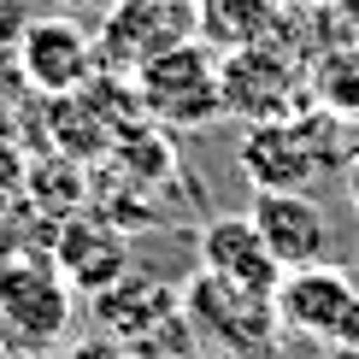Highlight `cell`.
I'll return each mask as SVG.
<instances>
[{"label":"cell","instance_id":"obj_1","mask_svg":"<svg viewBox=\"0 0 359 359\" xmlns=\"http://www.w3.org/2000/svg\"><path fill=\"white\" fill-rule=\"evenodd\" d=\"M136 100L154 124L165 130H201L224 118V88H218V48H206L201 36L183 48L159 53L154 65H142L136 77Z\"/></svg>","mask_w":359,"mask_h":359},{"label":"cell","instance_id":"obj_2","mask_svg":"<svg viewBox=\"0 0 359 359\" xmlns=\"http://www.w3.org/2000/svg\"><path fill=\"white\" fill-rule=\"evenodd\" d=\"M71 294L53 253H12L0 259V330L24 348H59L71 336Z\"/></svg>","mask_w":359,"mask_h":359},{"label":"cell","instance_id":"obj_3","mask_svg":"<svg viewBox=\"0 0 359 359\" xmlns=\"http://www.w3.org/2000/svg\"><path fill=\"white\" fill-rule=\"evenodd\" d=\"M201 36V12L194 0H112V12L100 18V65L112 77H136L142 65H154L159 53L183 48Z\"/></svg>","mask_w":359,"mask_h":359},{"label":"cell","instance_id":"obj_4","mask_svg":"<svg viewBox=\"0 0 359 359\" xmlns=\"http://www.w3.org/2000/svg\"><path fill=\"white\" fill-rule=\"evenodd\" d=\"M183 318L194 324V330L218 336V348L230 359H265L277 348V306L259 301V294H242L230 289V283L194 271V283L183 289Z\"/></svg>","mask_w":359,"mask_h":359},{"label":"cell","instance_id":"obj_5","mask_svg":"<svg viewBox=\"0 0 359 359\" xmlns=\"http://www.w3.org/2000/svg\"><path fill=\"white\" fill-rule=\"evenodd\" d=\"M218 88H224V112L242 118V124H271L289 118L301 100V71L289 65V53L271 41H253V48H230L218 53Z\"/></svg>","mask_w":359,"mask_h":359},{"label":"cell","instance_id":"obj_6","mask_svg":"<svg viewBox=\"0 0 359 359\" xmlns=\"http://www.w3.org/2000/svg\"><path fill=\"white\" fill-rule=\"evenodd\" d=\"M18 65L41 100H59V95H83L95 83L100 48L77 18H29V29L18 36Z\"/></svg>","mask_w":359,"mask_h":359},{"label":"cell","instance_id":"obj_7","mask_svg":"<svg viewBox=\"0 0 359 359\" xmlns=\"http://www.w3.org/2000/svg\"><path fill=\"white\" fill-rule=\"evenodd\" d=\"M242 171L259 194H306L312 177L324 171L318 136H306L294 118H271V124H248L242 136Z\"/></svg>","mask_w":359,"mask_h":359},{"label":"cell","instance_id":"obj_8","mask_svg":"<svg viewBox=\"0 0 359 359\" xmlns=\"http://www.w3.org/2000/svg\"><path fill=\"white\" fill-rule=\"evenodd\" d=\"M201 271L218 277V283H230V289H242V294H259V301H271L277 283H283L277 253L265 248V236L253 230L248 212L212 218L201 230Z\"/></svg>","mask_w":359,"mask_h":359},{"label":"cell","instance_id":"obj_9","mask_svg":"<svg viewBox=\"0 0 359 359\" xmlns=\"http://www.w3.org/2000/svg\"><path fill=\"white\" fill-rule=\"evenodd\" d=\"M359 283L348 271H336V265H301V271H283L271 306H277V324L289 336H318L330 341L341 330V318H348Z\"/></svg>","mask_w":359,"mask_h":359},{"label":"cell","instance_id":"obj_10","mask_svg":"<svg viewBox=\"0 0 359 359\" xmlns=\"http://www.w3.org/2000/svg\"><path fill=\"white\" fill-rule=\"evenodd\" d=\"M253 230L265 236V248L277 253L283 271H301V265H324L330 253V218L312 194H253Z\"/></svg>","mask_w":359,"mask_h":359},{"label":"cell","instance_id":"obj_11","mask_svg":"<svg viewBox=\"0 0 359 359\" xmlns=\"http://www.w3.org/2000/svg\"><path fill=\"white\" fill-rule=\"evenodd\" d=\"M53 265L65 271L71 289L100 294L118 277H130V242L118 230H107L100 218H65L53 224Z\"/></svg>","mask_w":359,"mask_h":359},{"label":"cell","instance_id":"obj_12","mask_svg":"<svg viewBox=\"0 0 359 359\" xmlns=\"http://www.w3.org/2000/svg\"><path fill=\"white\" fill-rule=\"evenodd\" d=\"M95 318L118 341H147V336L171 330L183 318V294L171 283H159V277H118L112 289L95 294Z\"/></svg>","mask_w":359,"mask_h":359},{"label":"cell","instance_id":"obj_13","mask_svg":"<svg viewBox=\"0 0 359 359\" xmlns=\"http://www.w3.org/2000/svg\"><path fill=\"white\" fill-rule=\"evenodd\" d=\"M41 136H48L53 154L65 159H95L112 147V124L107 112L95 107V95H59V100H41Z\"/></svg>","mask_w":359,"mask_h":359},{"label":"cell","instance_id":"obj_14","mask_svg":"<svg viewBox=\"0 0 359 359\" xmlns=\"http://www.w3.org/2000/svg\"><path fill=\"white\" fill-rule=\"evenodd\" d=\"M194 12H201V41L230 53V48L271 41V29L283 18V0H194Z\"/></svg>","mask_w":359,"mask_h":359},{"label":"cell","instance_id":"obj_15","mask_svg":"<svg viewBox=\"0 0 359 359\" xmlns=\"http://www.w3.org/2000/svg\"><path fill=\"white\" fill-rule=\"evenodd\" d=\"M83 189H88V183H83L77 159H65V154H53V159H41V165H29V206H36L48 224L77 218Z\"/></svg>","mask_w":359,"mask_h":359},{"label":"cell","instance_id":"obj_16","mask_svg":"<svg viewBox=\"0 0 359 359\" xmlns=\"http://www.w3.org/2000/svg\"><path fill=\"white\" fill-rule=\"evenodd\" d=\"M36 88H29L24 65H18V48H0V142H24L29 130H41V112H36Z\"/></svg>","mask_w":359,"mask_h":359},{"label":"cell","instance_id":"obj_17","mask_svg":"<svg viewBox=\"0 0 359 359\" xmlns=\"http://www.w3.org/2000/svg\"><path fill=\"white\" fill-rule=\"evenodd\" d=\"M312 100L324 112H359V53H330L312 71Z\"/></svg>","mask_w":359,"mask_h":359},{"label":"cell","instance_id":"obj_18","mask_svg":"<svg viewBox=\"0 0 359 359\" xmlns=\"http://www.w3.org/2000/svg\"><path fill=\"white\" fill-rule=\"evenodd\" d=\"M29 206V159L18 154V142H0V218Z\"/></svg>","mask_w":359,"mask_h":359},{"label":"cell","instance_id":"obj_19","mask_svg":"<svg viewBox=\"0 0 359 359\" xmlns=\"http://www.w3.org/2000/svg\"><path fill=\"white\" fill-rule=\"evenodd\" d=\"M24 29H29V0H0V48H18Z\"/></svg>","mask_w":359,"mask_h":359},{"label":"cell","instance_id":"obj_20","mask_svg":"<svg viewBox=\"0 0 359 359\" xmlns=\"http://www.w3.org/2000/svg\"><path fill=\"white\" fill-rule=\"evenodd\" d=\"M53 6H59V18H77V24L95 18V24H100V18L112 12V0H53Z\"/></svg>","mask_w":359,"mask_h":359},{"label":"cell","instance_id":"obj_21","mask_svg":"<svg viewBox=\"0 0 359 359\" xmlns=\"http://www.w3.org/2000/svg\"><path fill=\"white\" fill-rule=\"evenodd\" d=\"M336 348H348V353H359V294H353V306H348V318H341V330L330 336Z\"/></svg>","mask_w":359,"mask_h":359},{"label":"cell","instance_id":"obj_22","mask_svg":"<svg viewBox=\"0 0 359 359\" xmlns=\"http://www.w3.org/2000/svg\"><path fill=\"white\" fill-rule=\"evenodd\" d=\"M348 194H353V212H359V165H348Z\"/></svg>","mask_w":359,"mask_h":359},{"label":"cell","instance_id":"obj_23","mask_svg":"<svg viewBox=\"0 0 359 359\" xmlns=\"http://www.w3.org/2000/svg\"><path fill=\"white\" fill-rule=\"evenodd\" d=\"M218 359H230V353H218Z\"/></svg>","mask_w":359,"mask_h":359},{"label":"cell","instance_id":"obj_24","mask_svg":"<svg viewBox=\"0 0 359 359\" xmlns=\"http://www.w3.org/2000/svg\"><path fill=\"white\" fill-rule=\"evenodd\" d=\"M0 359H12V353H0Z\"/></svg>","mask_w":359,"mask_h":359},{"label":"cell","instance_id":"obj_25","mask_svg":"<svg viewBox=\"0 0 359 359\" xmlns=\"http://www.w3.org/2000/svg\"><path fill=\"white\" fill-rule=\"evenodd\" d=\"M136 359H147V353H136Z\"/></svg>","mask_w":359,"mask_h":359}]
</instances>
